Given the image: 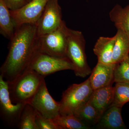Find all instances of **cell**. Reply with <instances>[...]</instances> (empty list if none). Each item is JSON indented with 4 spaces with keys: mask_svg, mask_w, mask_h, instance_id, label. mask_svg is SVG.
<instances>
[{
    "mask_svg": "<svg viewBox=\"0 0 129 129\" xmlns=\"http://www.w3.org/2000/svg\"><path fill=\"white\" fill-rule=\"evenodd\" d=\"M53 120L59 129H89L90 127L73 114H59Z\"/></svg>",
    "mask_w": 129,
    "mask_h": 129,
    "instance_id": "19",
    "label": "cell"
},
{
    "mask_svg": "<svg viewBox=\"0 0 129 129\" xmlns=\"http://www.w3.org/2000/svg\"><path fill=\"white\" fill-rule=\"evenodd\" d=\"M93 91L89 78L83 83L70 86L62 95L60 114H74L89 101Z\"/></svg>",
    "mask_w": 129,
    "mask_h": 129,
    "instance_id": "4",
    "label": "cell"
},
{
    "mask_svg": "<svg viewBox=\"0 0 129 129\" xmlns=\"http://www.w3.org/2000/svg\"><path fill=\"white\" fill-rule=\"evenodd\" d=\"M37 111L29 104L24 107L17 128L20 129H38L36 124Z\"/></svg>",
    "mask_w": 129,
    "mask_h": 129,
    "instance_id": "20",
    "label": "cell"
},
{
    "mask_svg": "<svg viewBox=\"0 0 129 129\" xmlns=\"http://www.w3.org/2000/svg\"><path fill=\"white\" fill-rule=\"evenodd\" d=\"M128 102L129 83H116L114 87L113 101L111 106H116L122 108L125 104Z\"/></svg>",
    "mask_w": 129,
    "mask_h": 129,
    "instance_id": "21",
    "label": "cell"
},
{
    "mask_svg": "<svg viewBox=\"0 0 129 129\" xmlns=\"http://www.w3.org/2000/svg\"><path fill=\"white\" fill-rule=\"evenodd\" d=\"M68 29L63 21L55 30L38 37L40 52L55 56H66Z\"/></svg>",
    "mask_w": 129,
    "mask_h": 129,
    "instance_id": "5",
    "label": "cell"
},
{
    "mask_svg": "<svg viewBox=\"0 0 129 129\" xmlns=\"http://www.w3.org/2000/svg\"><path fill=\"white\" fill-rule=\"evenodd\" d=\"M114 82L129 84V56L120 62L115 63Z\"/></svg>",
    "mask_w": 129,
    "mask_h": 129,
    "instance_id": "22",
    "label": "cell"
},
{
    "mask_svg": "<svg viewBox=\"0 0 129 129\" xmlns=\"http://www.w3.org/2000/svg\"><path fill=\"white\" fill-rule=\"evenodd\" d=\"M45 77L29 69L14 80L8 82L10 97L14 104H28Z\"/></svg>",
    "mask_w": 129,
    "mask_h": 129,
    "instance_id": "2",
    "label": "cell"
},
{
    "mask_svg": "<svg viewBox=\"0 0 129 129\" xmlns=\"http://www.w3.org/2000/svg\"><path fill=\"white\" fill-rule=\"evenodd\" d=\"M32 1V0H27V1L28 2H30V1Z\"/></svg>",
    "mask_w": 129,
    "mask_h": 129,
    "instance_id": "25",
    "label": "cell"
},
{
    "mask_svg": "<svg viewBox=\"0 0 129 129\" xmlns=\"http://www.w3.org/2000/svg\"><path fill=\"white\" fill-rule=\"evenodd\" d=\"M26 104L13 103L8 83L0 75V114L5 124L11 128H17Z\"/></svg>",
    "mask_w": 129,
    "mask_h": 129,
    "instance_id": "6",
    "label": "cell"
},
{
    "mask_svg": "<svg viewBox=\"0 0 129 129\" xmlns=\"http://www.w3.org/2000/svg\"><path fill=\"white\" fill-rule=\"evenodd\" d=\"M85 44L82 32L69 28L66 56L73 64L75 75L83 78L92 72L87 62Z\"/></svg>",
    "mask_w": 129,
    "mask_h": 129,
    "instance_id": "3",
    "label": "cell"
},
{
    "mask_svg": "<svg viewBox=\"0 0 129 129\" xmlns=\"http://www.w3.org/2000/svg\"><path fill=\"white\" fill-rule=\"evenodd\" d=\"M74 114L90 128L91 126L97 124L102 115L89 101L79 108Z\"/></svg>",
    "mask_w": 129,
    "mask_h": 129,
    "instance_id": "18",
    "label": "cell"
},
{
    "mask_svg": "<svg viewBox=\"0 0 129 129\" xmlns=\"http://www.w3.org/2000/svg\"><path fill=\"white\" fill-rule=\"evenodd\" d=\"M48 0H32L20 9L10 11L18 25L24 24L36 25L42 15Z\"/></svg>",
    "mask_w": 129,
    "mask_h": 129,
    "instance_id": "10",
    "label": "cell"
},
{
    "mask_svg": "<svg viewBox=\"0 0 129 129\" xmlns=\"http://www.w3.org/2000/svg\"><path fill=\"white\" fill-rule=\"evenodd\" d=\"M114 87L110 85L93 90L89 101L102 115L112 104Z\"/></svg>",
    "mask_w": 129,
    "mask_h": 129,
    "instance_id": "13",
    "label": "cell"
},
{
    "mask_svg": "<svg viewBox=\"0 0 129 129\" xmlns=\"http://www.w3.org/2000/svg\"><path fill=\"white\" fill-rule=\"evenodd\" d=\"M122 108L111 106L102 115L96 128L99 129H123L126 128L121 115Z\"/></svg>",
    "mask_w": 129,
    "mask_h": 129,
    "instance_id": "12",
    "label": "cell"
},
{
    "mask_svg": "<svg viewBox=\"0 0 129 129\" xmlns=\"http://www.w3.org/2000/svg\"><path fill=\"white\" fill-rule=\"evenodd\" d=\"M29 69L45 77L62 70L73 71L74 67L67 56H55L40 52L32 61Z\"/></svg>",
    "mask_w": 129,
    "mask_h": 129,
    "instance_id": "7",
    "label": "cell"
},
{
    "mask_svg": "<svg viewBox=\"0 0 129 129\" xmlns=\"http://www.w3.org/2000/svg\"><path fill=\"white\" fill-rule=\"evenodd\" d=\"M28 104L46 117L53 119L60 114V102L56 101L50 94L45 80Z\"/></svg>",
    "mask_w": 129,
    "mask_h": 129,
    "instance_id": "9",
    "label": "cell"
},
{
    "mask_svg": "<svg viewBox=\"0 0 129 129\" xmlns=\"http://www.w3.org/2000/svg\"><path fill=\"white\" fill-rule=\"evenodd\" d=\"M112 56V63H117L129 56V37L123 31L117 29Z\"/></svg>",
    "mask_w": 129,
    "mask_h": 129,
    "instance_id": "17",
    "label": "cell"
},
{
    "mask_svg": "<svg viewBox=\"0 0 129 129\" xmlns=\"http://www.w3.org/2000/svg\"><path fill=\"white\" fill-rule=\"evenodd\" d=\"M116 36L112 37H100L97 40L93 50L97 57L98 62L111 64Z\"/></svg>",
    "mask_w": 129,
    "mask_h": 129,
    "instance_id": "14",
    "label": "cell"
},
{
    "mask_svg": "<svg viewBox=\"0 0 129 129\" xmlns=\"http://www.w3.org/2000/svg\"><path fill=\"white\" fill-rule=\"evenodd\" d=\"M19 25L12 16L10 10L3 0H0V33L10 40L13 36Z\"/></svg>",
    "mask_w": 129,
    "mask_h": 129,
    "instance_id": "15",
    "label": "cell"
},
{
    "mask_svg": "<svg viewBox=\"0 0 129 129\" xmlns=\"http://www.w3.org/2000/svg\"><path fill=\"white\" fill-rule=\"evenodd\" d=\"M58 0H48L42 15L36 24L38 37L52 32L63 22Z\"/></svg>",
    "mask_w": 129,
    "mask_h": 129,
    "instance_id": "8",
    "label": "cell"
},
{
    "mask_svg": "<svg viewBox=\"0 0 129 129\" xmlns=\"http://www.w3.org/2000/svg\"><path fill=\"white\" fill-rule=\"evenodd\" d=\"M115 63L106 64L98 62L89 77L93 90L112 85Z\"/></svg>",
    "mask_w": 129,
    "mask_h": 129,
    "instance_id": "11",
    "label": "cell"
},
{
    "mask_svg": "<svg viewBox=\"0 0 129 129\" xmlns=\"http://www.w3.org/2000/svg\"><path fill=\"white\" fill-rule=\"evenodd\" d=\"M109 16L117 29L123 31L129 37V5L123 8L117 4L109 12Z\"/></svg>",
    "mask_w": 129,
    "mask_h": 129,
    "instance_id": "16",
    "label": "cell"
},
{
    "mask_svg": "<svg viewBox=\"0 0 129 129\" xmlns=\"http://www.w3.org/2000/svg\"><path fill=\"white\" fill-rule=\"evenodd\" d=\"M5 5L10 11L20 9L28 3L27 0H3Z\"/></svg>",
    "mask_w": 129,
    "mask_h": 129,
    "instance_id": "24",
    "label": "cell"
},
{
    "mask_svg": "<svg viewBox=\"0 0 129 129\" xmlns=\"http://www.w3.org/2000/svg\"><path fill=\"white\" fill-rule=\"evenodd\" d=\"M35 24L19 25L10 39L9 52L0 68L1 76L11 82L29 69L30 64L40 52Z\"/></svg>",
    "mask_w": 129,
    "mask_h": 129,
    "instance_id": "1",
    "label": "cell"
},
{
    "mask_svg": "<svg viewBox=\"0 0 129 129\" xmlns=\"http://www.w3.org/2000/svg\"><path fill=\"white\" fill-rule=\"evenodd\" d=\"M36 122L38 129H59L53 119L44 117L37 111Z\"/></svg>",
    "mask_w": 129,
    "mask_h": 129,
    "instance_id": "23",
    "label": "cell"
}]
</instances>
